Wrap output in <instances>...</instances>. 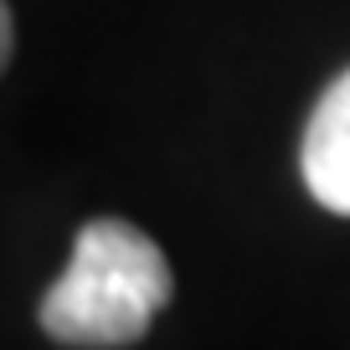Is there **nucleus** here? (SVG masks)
I'll list each match as a JSON object with an SVG mask.
<instances>
[{
	"label": "nucleus",
	"instance_id": "nucleus-1",
	"mask_svg": "<svg viewBox=\"0 0 350 350\" xmlns=\"http://www.w3.org/2000/svg\"><path fill=\"white\" fill-rule=\"evenodd\" d=\"M170 304V262L134 221L98 217L72 242L62 278L42 294V329L62 345L119 350L144 340Z\"/></svg>",
	"mask_w": 350,
	"mask_h": 350
},
{
	"label": "nucleus",
	"instance_id": "nucleus-2",
	"mask_svg": "<svg viewBox=\"0 0 350 350\" xmlns=\"http://www.w3.org/2000/svg\"><path fill=\"white\" fill-rule=\"evenodd\" d=\"M299 170H304V186L319 206L335 217H350V67L319 93L314 113H309Z\"/></svg>",
	"mask_w": 350,
	"mask_h": 350
},
{
	"label": "nucleus",
	"instance_id": "nucleus-3",
	"mask_svg": "<svg viewBox=\"0 0 350 350\" xmlns=\"http://www.w3.org/2000/svg\"><path fill=\"white\" fill-rule=\"evenodd\" d=\"M11 46H16V26H11V5L0 0V72L11 62Z\"/></svg>",
	"mask_w": 350,
	"mask_h": 350
}]
</instances>
